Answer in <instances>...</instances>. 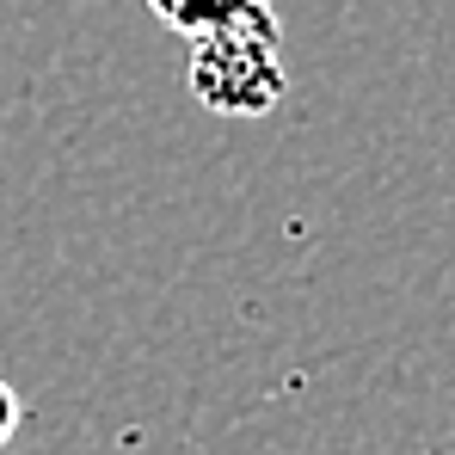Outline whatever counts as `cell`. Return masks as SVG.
<instances>
[{
    "mask_svg": "<svg viewBox=\"0 0 455 455\" xmlns=\"http://www.w3.org/2000/svg\"><path fill=\"white\" fill-rule=\"evenodd\" d=\"M283 37L271 6L191 44V92L222 117H265L283 99Z\"/></svg>",
    "mask_w": 455,
    "mask_h": 455,
    "instance_id": "6da1fadb",
    "label": "cell"
},
{
    "mask_svg": "<svg viewBox=\"0 0 455 455\" xmlns=\"http://www.w3.org/2000/svg\"><path fill=\"white\" fill-rule=\"evenodd\" d=\"M19 425H25V400L0 381V450H12V437H19Z\"/></svg>",
    "mask_w": 455,
    "mask_h": 455,
    "instance_id": "3957f363",
    "label": "cell"
},
{
    "mask_svg": "<svg viewBox=\"0 0 455 455\" xmlns=\"http://www.w3.org/2000/svg\"><path fill=\"white\" fill-rule=\"evenodd\" d=\"M0 455H12V450H0Z\"/></svg>",
    "mask_w": 455,
    "mask_h": 455,
    "instance_id": "277c9868",
    "label": "cell"
},
{
    "mask_svg": "<svg viewBox=\"0 0 455 455\" xmlns=\"http://www.w3.org/2000/svg\"><path fill=\"white\" fill-rule=\"evenodd\" d=\"M148 6H154V19H160L166 31H179L185 44H197V37H210V31H228V25L265 12L271 0H148Z\"/></svg>",
    "mask_w": 455,
    "mask_h": 455,
    "instance_id": "7a4b0ae2",
    "label": "cell"
}]
</instances>
